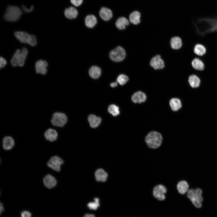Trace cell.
I'll use <instances>...</instances> for the list:
<instances>
[{"mask_svg":"<svg viewBox=\"0 0 217 217\" xmlns=\"http://www.w3.org/2000/svg\"><path fill=\"white\" fill-rule=\"evenodd\" d=\"M170 44L172 49L178 50L180 49L182 46V40L179 36H175L171 39Z\"/></svg>","mask_w":217,"mask_h":217,"instance_id":"ffe728a7","label":"cell"},{"mask_svg":"<svg viewBox=\"0 0 217 217\" xmlns=\"http://www.w3.org/2000/svg\"><path fill=\"white\" fill-rule=\"evenodd\" d=\"M140 14L138 11H135L130 15L129 20L130 22L134 24H137L140 22Z\"/></svg>","mask_w":217,"mask_h":217,"instance_id":"83f0119b","label":"cell"},{"mask_svg":"<svg viewBox=\"0 0 217 217\" xmlns=\"http://www.w3.org/2000/svg\"><path fill=\"white\" fill-rule=\"evenodd\" d=\"M89 73L91 77L93 79H97L101 75V70L99 67L94 66L90 68Z\"/></svg>","mask_w":217,"mask_h":217,"instance_id":"4316f807","label":"cell"},{"mask_svg":"<svg viewBox=\"0 0 217 217\" xmlns=\"http://www.w3.org/2000/svg\"><path fill=\"white\" fill-rule=\"evenodd\" d=\"M188 82L190 86L193 89L199 88L200 85L201 80L197 75L192 74L188 77Z\"/></svg>","mask_w":217,"mask_h":217,"instance_id":"9a60e30c","label":"cell"},{"mask_svg":"<svg viewBox=\"0 0 217 217\" xmlns=\"http://www.w3.org/2000/svg\"><path fill=\"white\" fill-rule=\"evenodd\" d=\"M150 64L156 70L162 69L164 67V62L159 55L153 57L150 61Z\"/></svg>","mask_w":217,"mask_h":217,"instance_id":"7c38bea8","label":"cell"},{"mask_svg":"<svg viewBox=\"0 0 217 217\" xmlns=\"http://www.w3.org/2000/svg\"><path fill=\"white\" fill-rule=\"evenodd\" d=\"M71 2L75 6H78L82 3L83 0H70Z\"/></svg>","mask_w":217,"mask_h":217,"instance_id":"e575fe53","label":"cell"},{"mask_svg":"<svg viewBox=\"0 0 217 217\" xmlns=\"http://www.w3.org/2000/svg\"><path fill=\"white\" fill-rule=\"evenodd\" d=\"M194 24L197 30L203 34L217 31V17L198 19Z\"/></svg>","mask_w":217,"mask_h":217,"instance_id":"6da1fadb","label":"cell"},{"mask_svg":"<svg viewBox=\"0 0 217 217\" xmlns=\"http://www.w3.org/2000/svg\"><path fill=\"white\" fill-rule=\"evenodd\" d=\"M22 8L23 10L26 12L29 13L31 12L33 9V6H32L30 8H28L26 7L24 5H22Z\"/></svg>","mask_w":217,"mask_h":217,"instance_id":"74e56055","label":"cell"},{"mask_svg":"<svg viewBox=\"0 0 217 217\" xmlns=\"http://www.w3.org/2000/svg\"><path fill=\"white\" fill-rule=\"evenodd\" d=\"M167 189L165 186L162 184H159L154 188L153 193V196L156 199L160 201L164 200L165 198V194Z\"/></svg>","mask_w":217,"mask_h":217,"instance_id":"9c48e42d","label":"cell"},{"mask_svg":"<svg viewBox=\"0 0 217 217\" xmlns=\"http://www.w3.org/2000/svg\"><path fill=\"white\" fill-rule=\"evenodd\" d=\"M169 104L172 110L174 111H178L182 106L181 100L178 98L171 99L170 101Z\"/></svg>","mask_w":217,"mask_h":217,"instance_id":"7402d4cb","label":"cell"},{"mask_svg":"<svg viewBox=\"0 0 217 217\" xmlns=\"http://www.w3.org/2000/svg\"><path fill=\"white\" fill-rule=\"evenodd\" d=\"M129 22L128 20L124 17H119L116 20L115 25L117 27L119 30L124 29L128 25Z\"/></svg>","mask_w":217,"mask_h":217,"instance_id":"d4e9b609","label":"cell"},{"mask_svg":"<svg viewBox=\"0 0 217 217\" xmlns=\"http://www.w3.org/2000/svg\"><path fill=\"white\" fill-rule=\"evenodd\" d=\"M2 146L5 150H9L14 146L15 141L14 138L11 136H6L2 139Z\"/></svg>","mask_w":217,"mask_h":217,"instance_id":"5bb4252c","label":"cell"},{"mask_svg":"<svg viewBox=\"0 0 217 217\" xmlns=\"http://www.w3.org/2000/svg\"><path fill=\"white\" fill-rule=\"evenodd\" d=\"M16 38L21 42L28 43L31 46H34L36 44V37L33 35L23 31H17L14 33Z\"/></svg>","mask_w":217,"mask_h":217,"instance_id":"8992f818","label":"cell"},{"mask_svg":"<svg viewBox=\"0 0 217 217\" xmlns=\"http://www.w3.org/2000/svg\"><path fill=\"white\" fill-rule=\"evenodd\" d=\"M6 60L3 57H1L0 58V68H3L6 64Z\"/></svg>","mask_w":217,"mask_h":217,"instance_id":"8d00e7d4","label":"cell"},{"mask_svg":"<svg viewBox=\"0 0 217 217\" xmlns=\"http://www.w3.org/2000/svg\"><path fill=\"white\" fill-rule=\"evenodd\" d=\"M64 14L65 16L68 18L73 19L77 16L78 11L75 8L70 7L65 10Z\"/></svg>","mask_w":217,"mask_h":217,"instance_id":"cb8c5ba5","label":"cell"},{"mask_svg":"<svg viewBox=\"0 0 217 217\" xmlns=\"http://www.w3.org/2000/svg\"><path fill=\"white\" fill-rule=\"evenodd\" d=\"M145 140L149 147L155 149L158 148L161 145L162 137L159 133L153 131L147 135L145 137Z\"/></svg>","mask_w":217,"mask_h":217,"instance_id":"7a4b0ae2","label":"cell"},{"mask_svg":"<svg viewBox=\"0 0 217 217\" xmlns=\"http://www.w3.org/2000/svg\"><path fill=\"white\" fill-rule=\"evenodd\" d=\"M47 62L44 60H40L36 62L35 64L36 71L37 73L45 75L47 72Z\"/></svg>","mask_w":217,"mask_h":217,"instance_id":"4fadbf2b","label":"cell"},{"mask_svg":"<svg viewBox=\"0 0 217 217\" xmlns=\"http://www.w3.org/2000/svg\"><path fill=\"white\" fill-rule=\"evenodd\" d=\"M45 139L47 140L53 142L57 140L58 137V133L55 129L51 127L48 128L45 131L44 133Z\"/></svg>","mask_w":217,"mask_h":217,"instance_id":"30bf717a","label":"cell"},{"mask_svg":"<svg viewBox=\"0 0 217 217\" xmlns=\"http://www.w3.org/2000/svg\"><path fill=\"white\" fill-rule=\"evenodd\" d=\"M202 193L203 191L200 188L190 189L187 192V196L196 207L200 208L203 200Z\"/></svg>","mask_w":217,"mask_h":217,"instance_id":"3957f363","label":"cell"},{"mask_svg":"<svg viewBox=\"0 0 217 217\" xmlns=\"http://www.w3.org/2000/svg\"><path fill=\"white\" fill-rule=\"evenodd\" d=\"M146 99V94L141 91H138L133 94L131 97L132 101L135 103H141L144 102Z\"/></svg>","mask_w":217,"mask_h":217,"instance_id":"2e32d148","label":"cell"},{"mask_svg":"<svg viewBox=\"0 0 217 217\" xmlns=\"http://www.w3.org/2000/svg\"><path fill=\"white\" fill-rule=\"evenodd\" d=\"M95 178L98 181L104 182L106 181L108 177L107 173L102 169H97L95 174Z\"/></svg>","mask_w":217,"mask_h":217,"instance_id":"ac0fdd59","label":"cell"},{"mask_svg":"<svg viewBox=\"0 0 217 217\" xmlns=\"http://www.w3.org/2000/svg\"><path fill=\"white\" fill-rule=\"evenodd\" d=\"M21 51L20 50L18 49L14 55L11 60V64L13 66H16L18 65L19 57Z\"/></svg>","mask_w":217,"mask_h":217,"instance_id":"1f68e13d","label":"cell"},{"mask_svg":"<svg viewBox=\"0 0 217 217\" xmlns=\"http://www.w3.org/2000/svg\"><path fill=\"white\" fill-rule=\"evenodd\" d=\"M62 159L58 156L52 157L47 162V166L52 170L57 172L61 171V167L63 163Z\"/></svg>","mask_w":217,"mask_h":217,"instance_id":"ba28073f","label":"cell"},{"mask_svg":"<svg viewBox=\"0 0 217 217\" xmlns=\"http://www.w3.org/2000/svg\"><path fill=\"white\" fill-rule=\"evenodd\" d=\"M85 24L86 26L90 28L93 27L96 24L97 20L96 17L93 15H88L85 17Z\"/></svg>","mask_w":217,"mask_h":217,"instance_id":"603a6c76","label":"cell"},{"mask_svg":"<svg viewBox=\"0 0 217 217\" xmlns=\"http://www.w3.org/2000/svg\"><path fill=\"white\" fill-rule=\"evenodd\" d=\"M28 53V50L25 48L22 49L19 55L18 65L20 66H23L24 64L25 61Z\"/></svg>","mask_w":217,"mask_h":217,"instance_id":"f546056e","label":"cell"},{"mask_svg":"<svg viewBox=\"0 0 217 217\" xmlns=\"http://www.w3.org/2000/svg\"><path fill=\"white\" fill-rule=\"evenodd\" d=\"M43 182L45 186L49 189L53 188L56 186L57 184L55 178L50 174L46 175L44 177Z\"/></svg>","mask_w":217,"mask_h":217,"instance_id":"8fae6325","label":"cell"},{"mask_svg":"<svg viewBox=\"0 0 217 217\" xmlns=\"http://www.w3.org/2000/svg\"><path fill=\"white\" fill-rule=\"evenodd\" d=\"M0 214L3 212L4 210V208L2 204L1 203L0 204Z\"/></svg>","mask_w":217,"mask_h":217,"instance_id":"ab89813d","label":"cell"},{"mask_svg":"<svg viewBox=\"0 0 217 217\" xmlns=\"http://www.w3.org/2000/svg\"><path fill=\"white\" fill-rule=\"evenodd\" d=\"M67 121V117L66 115L59 112H55L52 115L50 123L55 127H63Z\"/></svg>","mask_w":217,"mask_h":217,"instance_id":"5b68a950","label":"cell"},{"mask_svg":"<svg viewBox=\"0 0 217 217\" xmlns=\"http://www.w3.org/2000/svg\"><path fill=\"white\" fill-rule=\"evenodd\" d=\"M101 18L105 21H108L112 17V13L110 9L106 7H102L99 12Z\"/></svg>","mask_w":217,"mask_h":217,"instance_id":"e0dca14e","label":"cell"},{"mask_svg":"<svg viewBox=\"0 0 217 217\" xmlns=\"http://www.w3.org/2000/svg\"><path fill=\"white\" fill-rule=\"evenodd\" d=\"M191 64L193 68L197 70L201 71L204 68L203 62L198 58H196L192 60Z\"/></svg>","mask_w":217,"mask_h":217,"instance_id":"484cf974","label":"cell"},{"mask_svg":"<svg viewBox=\"0 0 217 217\" xmlns=\"http://www.w3.org/2000/svg\"><path fill=\"white\" fill-rule=\"evenodd\" d=\"M189 184L185 181H179L177 185V188L178 192L182 194H184L187 192L189 190Z\"/></svg>","mask_w":217,"mask_h":217,"instance_id":"d6986e66","label":"cell"},{"mask_svg":"<svg viewBox=\"0 0 217 217\" xmlns=\"http://www.w3.org/2000/svg\"><path fill=\"white\" fill-rule=\"evenodd\" d=\"M94 200V201L90 202L87 204L88 207L90 209L96 210L99 206V199L96 198Z\"/></svg>","mask_w":217,"mask_h":217,"instance_id":"d6a6232c","label":"cell"},{"mask_svg":"<svg viewBox=\"0 0 217 217\" xmlns=\"http://www.w3.org/2000/svg\"><path fill=\"white\" fill-rule=\"evenodd\" d=\"M22 13L21 9L19 7L9 5L6 9L4 18L8 21H16L19 19Z\"/></svg>","mask_w":217,"mask_h":217,"instance_id":"277c9868","label":"cell"},{"mask_svg":"<svg viewBox=\"0 0 217 217\" xmlns=\"http://www.w3.org/2000/svg\"><path fill=\"white\" fill-rule=\"evenodd\" d=\"M128 80V77L124 74L119 75L117 78V82L121 85L125 84Z\"/></svg>","mask_w":217,"mask_h":217,"instance_id":"836d02e7","label":"cell"},{"mask_svg":"<svg viewBox=\"0 0 217 217\" xmlns=\"http://www.w3.org/2000/svg\"><path fill=\"white\" fill-rule=\"evenodd\" d=\"M84 217H95V216L93 214H86Z\"/></svg>","mask_w":217,"mask_h":217,"instance_id":"60d3db41","label":"cell"},{"mask_svg":"<svg viewBox=\"0 0 217 217\" xmlns=\"http://www.w3.org/2000/svg\"><path fill=\"white\" fill-rule=\"evenodd\" d=\"M193 51L197 55L199 56H202L205 54L206 49L205 47L203 45L197 44L195 46Z\"/></svg>","mask_w":217,"mask_h":217,"instance_id":"f1b7e54d","label":"cell"},{"mask_svg":"<svg viewBox=\"0 0 217 217\" xmlns=\"http://www.w3.org/2000/svg\"><path fill=\"white\" fill-rule=\"evenodd\" d=\"M118 82H114L111 83L110 86L112 87H115L117 86Z\"/></svg>","mask_w":217,"mask_h":217,"instance_id":"f35d334b","label":"cell"},{"mask_svg":"<svg viewBox=\"0 0 217 217\" xmlns=\"http://www.w3.org/2000/svg\"><path fill=\"white\" fill-rule=\"evenodd\" d=\"M88 119L90 127L93 128H95L98 127L101 121V119L100 118L97 117L94 115H89Z\"/></svg>","mask_w":217,"mask_h":217,"instance_id":"44dd1931","label":"cell"},{"mask_svg":"<svg viewBox=\"0 0 217 217\" xmlns=\"http://www.w3.org/2000/svg\"><path fill=\"white\" fill-rule=\"evenodd\" d=\"M31 213L27 211H24L22 212L21 214V217H31Z\"/></svg>","mask_w":217,"mask_h":217,"instance_id":"d590c367","label":"cell"},{"mask_svg":"<svg viewBox=\"0 0 217 217\" xmlns=\"http://www.w3.org/2000/svg\"><path fill=\"white\" fill-rule=\"evenodd\" d=\"M126 56L124 49L121 46H118L112 50L110 53L109 57L114 61L119 62L123 60Z\"/></svg>","mask_w":217,"mask_h":217,"instance_id":"52a82bcc","label":"cell"},{"mask_svg":"<svg viewBox=\"0 0 217 217\" xmlns=\"http://www.w3.org/2000/svg\"><path fill=\"white\" fill-rule=\"evenodd\" d=\"M108 110L109 113L114 116L118 115L120 113L118 107L114 104L110 105L108 107Z\"/></svg>","mask_w":217,"mask_h":217,"instance_id":"4dcf8cb0","label":"cell"}]
</instances>
